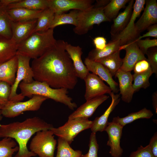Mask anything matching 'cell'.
I'll return each mask as SVG.
<instances>
[{"instance_id": "1", "label": "cell", "mask_w": 157, "mask_h": 157, "mask_svg": "<svg viewBox=\"0 0 157 157\" xmlns=\"http://www.w3.org/2000/svg\"><path fill=\"white\" fill-rule=\"evenodd\" d=\"M67 43L63 40H57L43 54L33 59L31 67L35 80L54 88H74L78 77L65 50Z\"/></svg>"}, {"instance_id": "2", "label": "cell", "mask_w": 157, "mask_h": 157, "mask_svg": "<svg viewBox=\"0 0 157 157\" xmlns=\"http://www.w3.org/2000/svg\"><path fill=\"white\" fill-rule=\"evenodd\" d=\"M53 126L37 117L26 119L22 122H17L7 124H0V138L14 139L19 147L13 157H31L37 155L29 151L27 144L31 136L38 131L51 130Z\"/></svg>"}, {"instance_id": "3", "label": "cell", "mask_w": 157, "mask_h": 157, "mask_svg": "<svg viewBox=\"0 0 157 157\" xmlns=\"http://www.w3.org/2000/svg\"><path fill=\"white\" fill-rule=\"evenodd\" d=\"M19 87L21 94L24 97L31 98L34 95H38L63 104L72 110L77 107L72 98L68 95L67 89L53 88L44 82L35 80L30 83L22 81Z\"/></svg>"}, {"instance_id": "4", "label": "cell", "mask_w": 157, "mask_h": 157, "mask_svg": "<svg viewBox=\"0 0 157 157\" xmlns=\"http://www.w3.org/2000/svg\"><path fill=\"white\" fill-rule=\"evenodd\" d=\"M53 28L32 33L18 45L16 55L35 59L43 54L55 43Z\"/></svg>"}, {"instance_id": "5", "label": "cell", "mask_w": 157, "mask_h": 157, "mask_svg": "<svg viewBox=\"0 0 157 157\" xmlns=\"http://www.w3.org/2000/svg\"><path fill=\"white\" fill-rule=\"evenodd\" d=\"M111 21L105 15L103 8L94 7L83 11H78L77 25L73 28L75 33L84 35L92 29L94 25Z\"/></svg>"}, {"instance_id": "6", "label": "cell", "mask_w": 157, "mask_h": 157, "mask_svg": "<svg viewBox=\"0 0 157 157\" xmlns=\"http://www.w3.org/2000/svg\"><path fill=\"white\" fill-rule=\"evenodd\" d=\"M18 59V68L15 82L11 86L9 101L13 102L22 101L25 97L21 93L17 94V90L20 83L32 82L33 80V70L30 65L31 58L20 55H16Z\"/></svg>"}, {"instance_id": "7", "label": "cell", "mask_w": 157, "mask_h": 157, "mask_svg": "<svg viewBox=\"0 0 157 157\" xmlns=\"http://www.w3.org/2000/svg\"><path fill=\"white\" fill-rule=\"evenodd\" d=\"M54 135L51 130L37 132L31 142L30 151L40 157H54L57 141Z\"/></svg>"}, {"instance_id": "8", "label": "cell", "mask_w": 157, "mask_h": 157, "mask_svg": "<svg viewBox=\"0 0 157 157\" xmlns=\"http://www.w3.org/2000/svg\"><path fill=\"white\" fill-rule=\"evenodd\" d=\"M92 121L88 119L78 118L68 119L63 125L51 130L54 134L68 142L70 144L74 138L81 131L90 128Z\"/></svg>"}, {"instance_id": "9", "label": "cell", "mask_w": 157, "mask_h": 157, "mask_svg": "<svg viewBox=\"0 0 157 157\" xmlns=\"http://www.w3.org/2000/svg\"><path fill=\"white\" fill-rule=\"evenodd\" d=\"M48 99L38 95H34L29 100L24 102L9 101L1 110L3 116L8 118L14 117L26 111L38 110L43 103Z\"/></svg>"}, {"instance_id": "10", "label": "cell", "mask_w": 157, "mask_h": 157, "mask_svg": "<svg viewBox=\"0 0 157 157\" xmlns=\"http://www.w3.org/2000/svg\"><path fill=\"white\" fill-rule=\"evenodd\" d=\"M145 0H136L134 3L132 13L127 25L121 32L112 37V40H119L120 46L136 40L138 37L135 30V22L144 9Z\"/></svg>"}, {"instance_id": "11", "label": "cell", "mask_w": 157, "mask_h": 157, "mask_svg": "<svg viewBox=\"0 0 157 157\" xmlns=\"http://www.w3.org/2000/svg\"><path fill=\"white\" fill-rule=\"evenodd\" d=\"M48 8L55 13L70 10L83 11L94 7L93 0H48Z\"/></svg>"}, {"instance_id": "12", "label": "cell", "mask_w": 157, "mask_h": 157, "mask_svg": "<svg viewBox=\"0 0 157 157\" xmlns=\"http://www.w3.org/2000/svg\"><path fill=\"white\" fill-rule=\"evenodd\" d=\"M85 86L84 97L86 101L112 92L110 87L96 75L90 72L83 80Z\"/></svg>"}, {"instance_id": "13", "label": "cell", "mask_w": 157, "mask_h": 157, "mask_svg": "<svg viewBox=\"0 0 157 157\" xmlns=\"http://www.w3.org/2000/svg\"><path fill=\"white\" fill-rule=\"evenodd\" d=\"M145 4L142 15L135 23V31L138 37L149 26L157 23V1L147 0Z\"/></svg>"}, {"instance_id": "14", "label": "cell", "mask_w": 157, "mask_h": 157, "mask_svg": "<svg viewBox=\"0 0 157 157\" xmlns=\"http://www.w3.org/2000/svg\"><path fill=\"white\" fill-rule=\"evenodd\" d=\"M120 49L121 50L124 49L126 51L125 55L122 59L123 63L120 68L123 71L131 72L138 61L147 59L145 55L139 49L135 40L121 46Z\"/></svg>"}, {"instance_id": "15", "label": "cell", "mask_w": 157, "mask_h": 157, "mask_svg": "<svg viewBox=\"0 0 157 157\" xmlns=\"http://www.w3.org/2000/svg\"><path fill=\"white\" fill-rule=\"evenodd\" d=\"M123 128L112 122H108L105 129L108 136L107 145L110 147L109 153L112 157H121L123 152L120 145Z\"/></svg>"}, {"instance_id": "16", "label": "cell", "mask_w": 157, "mask_h": 157, "mask_svg": "<svg viewBox=\"0 0 157 157\" xmlns=\"http://www.w3.org/2000/svg\"><path fill=\"white\" fill-rule=\"evenodd\" d=\"M84 63L89 72L97 76L108 83L113 92L115 93L118 92V84L113 79L110 73L104 66L99 62L90 60L87 57Z\"/></svg>"}, {"instance_id": "17", "label": "cell", "mask_w": 157, "mask_h": 157, "mask_svg": "<svg viewBox=\"0 0 157 157\" xmlns=\"http://www.w3.org/2000/svg\"><path fill=\"white\" fill-rule=\"evenodd\" d=\"M109 97V96L105 94L86 101V102L69 116L68 119L78 118L88 119L92 115L97 107Z\"/></svg>"}, {"instance_id": "18", "label": "cell", "mask_w": 157, "mask_h": 157, "mask_svg": "<svg viewBox=\"0 0 157 157\" xmlns=\"http://www.w3.org/2000/svg\"><path fill=\"white\" fill-rule=\"evenodd\" d=\"M115 76L118 80L119 91L122 100L125 102L130 103L135 93L133 86L132 74L131 72H125L119 69Z\"/></svg>"}, {"instance_id": "19", "label": "cell", "mask_w": 157, "mask_h": 157, "mask_svg": "<svg viewBox=\"0 0 157 157\" xmlns=\"http://www.w3.org/2000/svg\"><path fill=\"white\" fill-rule=\"evenodd\" d=\"M37 19L28 21L12 22L11 39L18 45L25 40L32 33Z\"/></svg>"}, {"instance_id": "20", "label": "cell", "mask_w": 157, "mask_h": 157, "mask_svg": "<svg viewBox=\"0 0 157 157\" xmlns=\"http://www.w3.org/2000/svg\"><path fill=\"white\" fill-rule=\"evenodd\" d=\"M65 50L69 56L78 78L84 80L89 71L83 63L81 59L82 49L79 46H74L68 43Z\"/></svg>"}, {"instance_id": "21", "label": "cell", "mask_w": 157, "mask_h": 157, "mask_svg": "<svg viewBox=\"0 0 157 157\" xmlns=\"http://www.w3.org/2000/svg\"><path fill=\"white\" fill-rule=\"evenodd\" d=\"M110 95L112 99L111 103L101 115L96 117L92 121L90 128L92 132L96 133L97 131L102 132L105 130L108 123V119L110 114L120 101L119 94H115L112 92Z\"/></svg>"}, {"instance_id": "22", "label": "cell", "mask_w": 157, "mask_h": 157, "mask_svg": "<svg viewBox=\"0 0 157 157\" xmlns=\"http://www.w3.org/2000/svg\"><path fill=\"white\" fill-rule=\"evenodd\" d=\"M134 0H130L124 11L119 14L113 19L110 33L111 37L115 36L123 31L125 28L131 18Z\"/></svg>"}, {"instance_id": "23", "label": "cell", "mask_w": 157, "mask_h": 157, "mask_svg": "<svg viewBox=\"0 0 157 157\" xmlns=\"http://www.w3.org/2000/svg\"><path fill=\"white\" fill-rule=\"evenodd\" d=\"M18 68L17 55L12 58L0 64V81L7 83L11 86L14 83Z\"/></svg>"}, {"instance_id": "24", "label": "cell", "mask_w": 157, "mask_h": 157, "mask_svg": "<svg viewBox=\"0 0 157 157\" xmlns=\"http://www.w3.org/2000/svg\"><path fill=\"white\" fill-rule=\"evenodd\" d=\"M7 10L12 22H19L37 19L43 10L18 8L7 9Z\"/></svg>"}, {"instance_id": "25", "label": "cell", "mask_w": 157, "mask_h": 157, "mask_svg": "<svg viewBox=\"0 0 157 157\" xmlns=\"http://www.w3.org/2000/svg\"><path fill=\"white\" fill-rule=\"evenodd\" d=\"M18 46V44L11 39L0 38V64L16 55Z\"/></svg>"}, {"instance_id": "26", "label": "cell", "mask_w": 157, "mask_h": 157, "mask_svg": "<svg viewBox=\"0 0 157 157\" xmlns=\"http://www.w3.org/2000/svg\"><path fill=\"white\" fill-rule=\"evenodd\" d=\"M120 46V43L119 40H111L107 44L103 49L98 50L94 49L90 51L87 58L90 60L97 61L119 50Z\"/></svg>"}, {"instance_id": "27", "label": "cell", "mask_w": 157, "mask_h": 157, "mask_svg": "<svg viewBox=\"0 0 157 157\" xmlns=\"http://www.w3.org/2000/svg\"><path fill=\"white\" fill-rule=\"evenodd\" d=\"M120 51L119 50L108 56L96 61L104 66L112 76H115L122 64V59L120 56Z\"/></svg>"}, {"instance_id": "28", "label": "cell", "mask_w": 157, "mask_h": 157, "mask_svg": "<svg viewBox=\"0 0 157 157\" xmlns=\"http://www.w3.org/2000/svg\"><path fill=\"white\" fill-rule=\"evenodd\" d=\"M7 6L0 1V38L11 39L12 21L8 14Z\"/></svg>"}, {"instance_id": "29", "label": "cell", "mask_w": 157, "mask_h": 157, "mask_svg": "<svg viewBox=\"0 0 157 157\" xmlns=\"http://www.w3.org/2000/svg\"><path fill=\"white\" fill-rule=\"evenodd\" d=\"M152 112L144 108L138 111L129 114L128 115L120 117L119 116L113 118L112 122L123 127L127 124L131 123L136 120L140 119H150L153 116Z\"/></svg>"}, {"instance_id": "30", "label": "cell", "mask_w": 157, "mask_h": 157, "mask_svg": "<svg viewBox=\"0 0 157 157\" xmlns=\"http://www.w3.org/2000/svg\"><path fill=\"white\" fill-rule=\"evenodd\" d=\"M79 10H72L68 13H55L54 18L50 28L64 24H71L76 26L77 23Z\"/></svg>"}, {"instance_id": "31", "label": "cell", "mask_w": 157, "mask_h": 157, "mask_svg": "<svg viewBox=\"0 0 157 157\" xmlns=\"http://www.w3.org/2000/svg\"><path fill=\"white\" fill-rule=\"evenodd\" d=\"M55 13L49 8L43 10L37 19L36 25L32 33L36 32H44L50 28Z\"/></svg>"}, {"instance_id": "32", "label": "cell", "mask_w": 157, "mask_h": 157, "mask_svg": "<svg viewBox=\"0 0 157 157\" xmlns=\"http://www.w3.org/2000/svg\"><path fill=\"white\" fill-rule=\"evenodd\" d=\"M21 8L30 10H43L48 8V0H20L8 5L7 9Z\"/></svg>"}, {"instance_id": "33", "label": "cell", "mask_w": 157, "mask_h": 157, "mask_svg": "<svg viewBox=\"0 0 157 157\" xmlns=\"http://www.w3.org/2000/svg\"><path fill=\"white\" fill-rule=\"evenodd\" d=\"M82 155L81 151L74 150L67 142L59 138L56 157H81Z\"/></svg>"}, {"instance_id": "34", "label": "cell", "mask_w": 157, "mask_h": 157, "mask_svg": "<svg viewBox=\"0 0 157 157\" xmlns=\"http://www.w3.org/2000/svg\"><path fill=\"white\" fill-rule=\"evenodd\" d=\"M130 0H110L104 8V13L110 21L113 20L118 15L120 10L125 7Z\"/></svg>"}, {"instance_id": "35", "label": "cell", "mask_w": 157, "mask_h": 157, "mask_svg": "<svg viewBox=\"0 0 157 157\" xmlns=\"http://www.w3.org/2000/svg\"><path fill=\"white\" fill-rule=\"evenodd\" d=\"M153 74L151 67L144 72L132 74L133 81V86L135 92L138 91L141 88L146 89L150 86L149 79Z\"/></svg>"}, {"instance_id": "36", "label": "cell", "mask_w": 157, "mask_h": 157, "mask_svg": "<svg viewBox=\"0 0 157 157\" xmlns=\"http://www.w3.org/2000/svg\"><path fill=\"white\" fill-rule=\"evenodd\" d=\"M19 149L16 142L11 138H4L0 140V157H13V154Z\"/></svg>"}, {"instance_id": "37", "label": "cell", "mask_w": 157, "mask_h": 157, "mask_svg": "<svg viewBox=\"0 0 157 157\" xmlns=\"http://www.w3.org/2000/svg\"><path fill=\"white\" fill-rule=\"evenodd\" d=\"M89 150L86 154H82L81 157H98V152L99 148L96 139V133L92 132L90 135Z\"/></svg>"}, {"instance_id": "38", "label": "cell", "mask_w": 157, "mask_h": 157, "mask_svg": "<svg viewBox=\"0 0 157 157\" xmlns=\"http://www.w3.org/2000/svg\"><path fill=\"white\" fill-rule=\"evenodd\" d=\"M135 41L139 49L144 55L149 49L157 46V39H151L149 37L144 39L136 40Z\"/></svg>"}, {"instance_id": "39", "label": "cell", "mask_w": 157, "mask_h": 157, "mask_svg": "<svg viewBox=\"0 0 157 157\" xmlns=\"http://www.w3.org/2000/svg\"><path fill=\"white\" fill-rule=\"evenodd\" d=\"M11 86L6 82L0 81V104L4 106L9 101Z\"/></svg>"}, {"instance_id": "40", "label": "cell", "mask_w": 157, "mask_h": 157, "mask_svg": "<svg viewBox=\"0 0 157 157\" xmlns=\"http://www.w3.org/2000/svg\"><path fill=\"white\" fill-rule=\"evenodd\" d=\"M147 60L149 63L153 73L157 74V49L154 47L149 49L146 54Z\"/></svg>"}, {"instance_id": "41", "label": "cell", "mask_w": 157, "mask_h": 157, "mask_svg": "<svg viewBox=\"0 0 157 157\" xmlns=\"http://www.w3.org/2000/svg\"><path fill=\"white\" fill-rule=\"evenodd\" d=\"M129 157H154L149 144L145 147L141 145L135 151L132 152Z\"/></svg>"}, {"instance_id": "42", "label": "cell", "mask_w": 157, "mask_h": 157, "mask_svg": "<svg viewBox=\"0 0 157 157\" xmlns=\"http://www.w3.org/2000/svg\"><path fill=\"white\" fill-rule=\"evenodd\" d=\"M151 68L147 59L138 61L135 65L133 70L134 73L139 74L148 70Z\"/></svg>"}, {"instance_id": "43", "label": "cell", "mask_w": 157, "mask_h": 157, "mask_svg": "<svg viewBox=\"0 0 157 157\" xmlns=\"http://www.w3.org/2000/svg\"><path fill=\"white\" fill-rule=\"evenodd\" d=\"M147 29V32L142 35L140 36L136 40L141 39L145 38L152 37L157 38V24H156L149 26Z\"/></svg>"}, {"instance_id": "44", "label": "cell", "mask_w": 157, "mask_h": 157, "mask_svg": "<svg viewBox=\"0 0 157 157\" xmlns=\"http://www.w3.org/2000/svg\"><path fill=\"white\" fill-rule=\"evenodd\" d=\"M93 42L95 49L98 50L103 49L107 44L106 39L102 36H98L95 38L93 40Z\"/></svg>"}, {"instance_id": "45", "label": "cell", "mask_w": 157, "mask_h": 157, "mask_svg": "<svg viewBox=\"0 0 157 157\" xmlns=\"http://www.w3.org/2000/svg\"><path fill=\"white\" fill-rule=\"evenodd\" d=\"M154 157H157V133H155L148 144Z\"/></svg>"}, {"instance_id": "46", "label": "cell", "mask_w": 157, "mask_h": 157, "mask_svg": "<svg viewBox=\"0 0 157 157\" xmlns=\"http://www.w3.org/2000/svg\"><path fill=\"white\" fill-rule=\"evenodd\" d=\"M109 0H97L94 5V7L97 8H104L110 2Z\"/></svg>"}, {"instance_id": "47", "label": "cell", "mask_w": 157, "mask_h": 157, "mask_svg": "<svg viewBox=\"0 0 157 157\" xmlns=\"http://www.w3.org/2000/svg\"><path fill=\"white\" fill-rule=\"evenodd\" d=\"M152 99L153 108L156 113H157V92L156 91L152 95Z\"/></svg>"}, {"instance_id": "48", "label": "cell", "mask_w": 157, "mask_h": 157, "mask_svg": "<svg viewBox=\"0 0 157 157\" xmlns=\"http://www.w3.org/2000/svg\"><path fill=\"white\" fill-rule=\"evenodd\" d=\"M20 0H0L4 5L7 6L8 5L19 1Z\"/></svg>"}, {"instance_id": "49", "label": "cell", "mask_w": 157, "mask_h": 157, "mask_svg": "<svg viewBox=\"0 0 157 157\" xmlns=\"http://www.w3.org/2000/svg\"><path fill=\"white\" fill-rule=\"evenodd\" d=\"M2 115L1 113V110H0V122L1 121L2 118Z\"/></svg>"}, {"instance_id": "50", "label": "cell", "mask_w": 157, "mask_h": 157, "mask_svg": "<svg viewBox=\"0 0 157 157\" xmlns=\"http://www.w3.org/2000/svg\"><path fill=\"white\" fill-rule=\"evenodd\" d=\"M3 106L0 104V110H1L3 108Z\"/></svg>"}]
</instances>
